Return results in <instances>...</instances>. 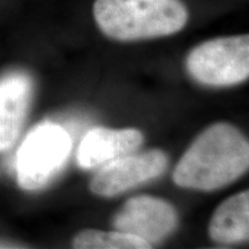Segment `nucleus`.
Returning a JSON list of instances; mask_svg holds the SVG:
<instances>
[{
	"label": "nucleus",
	"mask_w": 249,
	"mask_h": 249,
	"mask_svg": "<svg viewBox=\"0 0 249 249\" xmlns=\"http://www.w3.org/2000/svg\"><path fill=\"white\" fill-rule=\"evenodd\" d=\"M71 150L70 134L57 124L35 127L17 155L18 183L24 191L43 188L60 172Z\"/></svg>",
	"instance_id": "3"
},
{
	"label": "nucleus",
	"mask_w": 249,
	"mask_h": 249,
	"mask_svg": "<svg viewBox=\"0 0 249 249\" xmlns=\"http://www.w3.org/2000/svg\"><path fill=\"white\" fill-rule=\"evenodd\" d=\"M210 238L222 245L248 240L249 192H241L224 201L214 211L209 225Z\"/></svg>",
	"instance_id": "9"
},
{
	"label": "nucleus",
	"mask_w": 249,
	"mask_h": 249,
	"mask_svg": "<svg viewBox=\"0 0 249 249\" xmlns=\"http://www.w3.org/2000/svg\"><path fill=\"white\" fill-rule=\"evenodd\" d=\"M167 166V156L160 150L128 154L103 165L90 182L95 195L112 197L160 177Z\"/></svg>",
	"instance_id": "5"
},
{
	"label": "nucleus",
	"mask_w": 249,
	"mask_h": 249,
	"mask_svg": "<svg viewBox=\"0 0 249 249\" xmlns=\"http://www.w3.org/2000/svg\"><path fill=\"white\" fill-rule=\"evenodd\" d=\"M73 247L79 249H149L151 246L138 236L117 230L111 232L85 230L74 238Z\"/></svg>",
	"instance_id": "10"
},
{
	"label": "nucleus",
	"mask_w": 249,
	"mask_h": 249,
	"mask_svg": "<svg viewBox=\"0 0 249 249\" xmlns=\"http://www.w3.org/2000/svg\"><path fill=\"white\" fill-rule=\"evenodd\" d=\"M142 133L138 129H108L96 127L86 134L77 150V164L82 169L103 166L132 154L141 147Z\"/></svg>",
	"instance_id": "8"
},
{
	"label": "nucleus",
	"mask_w": 249,
	"mask_h": 249,
	"mask_svg": "<svg viewBox=\"0 0 249 249\" xmlns=\"http://www.w3.org/2000/svg\"><path fill=\"white\" fill-rule=\"evenodd\" d=\"M178 225V213L169 202L152 196L129 198L113 218L117 231L135 235L148 245L158 244Z\"/></svg>",
	"instance_id": "6"
},
{
	"label": "nucleus",
	"mask_w": 249,
	"mask_h": 249,
	"mask_svg": "<svg viewBox=\"0 0 249 249\" xmlns=\"http://www.w3.org/2000/svg\"><path fill=\"white\" fill-rule=\"evenodd\" d=\"M22 246H15L12 242L7 241H0V248H21Z\"/></svg>",
	"instance_id": "11"
},
{
	"label": "nucleus",
	"mask_w": 249,
	"mask_h": 249,
	"mask_svg": "<svg viewBox=\"0 0 249 249\" xmlns=\"http://www.w3.org/2000/svg\"><path fill=\"white\" fill-rule=\"evenodd\" d=\"M33 81L15 71L0 77V152L8 150L22 130L33 98Z\"/></svg>",
	"instance_id": "7"
},
{
	"label": "nucleus",
	"mask_w": 249,
	"mask_h": 249,
	"mask_svg": "<svg viewBox=\"0 0 249 249\" xmlns=\"http://www.w3.org/2000/svg\"><path fill=\"white\" fill-rule=\"evenodd\" d=\"M248 166L244 134L230 124H214L187 149L173 171V181L183 188L214 191L240 178Z\"/></svg>",
	"instance_id": "1"
},
{
	"label": "nucleus",
	"mask_w": 249,
	"mask_h": 249,
	"mask_svg": "<svg viewBox=\"0 0 249 249\" xmlns=\"http://www.w3.org/2000/svg\"><path fill=\"white\" fill-rule=\"evenodd\" d=\"M92 11L102 33L123 42L173 35L188 22L180 0H96Z\"/></svg>",
	"instance_id": "2"
},
{
	"label": "nucleus",
	"mask_w": 249,
	"mask_h": 249,
	"mask_svg": "<svg viewBox=\"0 0 249 249\" xmlns=\"http://www.w3.org/2000/svg\"><path fill=\"white\" fill-rule=\"evenodd\" d=\"M188 73L204 86L227 87L249 76V36L220 37L201 43L189 52Z\"/></svg>",
	"instance_id": "4"
}]
</instances>
